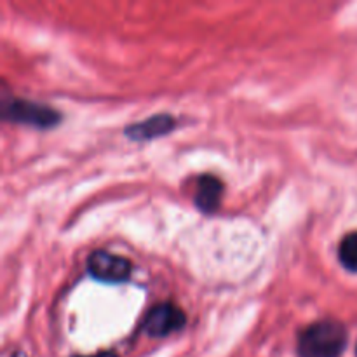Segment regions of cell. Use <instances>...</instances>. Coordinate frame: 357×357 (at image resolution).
Returning <instances> with one entry per match:
<instances>
[{"mask_svg":"<svg viewBox=\"0 0 357 357\" xmlns=\"http://www.w3.org/2000/svg\"><path fill=\"white\" fill-rule=\"evenodd\" d=\"M187 324V316L183 310L174 303H159L143 319V333L153 338L169 337L181 331Z\"/></svg>","mask_w":357,"mask_h":357,"instance_id":"277c9868","label":"cell"},{"mask_svg":"<svg viewBox=\"0 0 357 357\" xmlns=\"http://www.w3.org/2000/svg\"><path fill=\"white\" fill-rule=\"evenodd\" d=\"M338 260L349 272L357 274V232H351L338 246Z\"/></svg>","mask_w":357,"mask_h":357,"instance_id":"52a82bcc","label":"cell"},{"mask_svg":"<svg viewBox=\"0 0 357 357\" xmlns=\"http://www.w3.org/2000/svg\"><path fill=\"white\" fill-rule=\"evenodd\" d=\"M87 272L96 281L121 284L131 278L132 264L128 258L100 250L87 257Z\"/></svg>","mask_w":357,"mask_h":357,"instance_id":"3957f363","label":"cell"},{"mask_svg":"<svg viewBox=\"0 0 357 357\" xmlns=\"http://www.w3.org/2000/svg\"><path fill=\"white\" fill-rule=\"evenodd\" d=\"M349 333L338 321H316L300 331L296 340L298 357H342Z\"/></svg>","mask_w":357,"mask_h":357,"instance_id":"6da1fadb","label":"cell"},{"mask_svg":"<svg viewBox=\"0 0 357 357\" xmlns=\"http://www.w3.org/2000/svg\"><path fill=\"white\" fill-rule=\"evenodd\" d=\"M356 357H357V344H356Z\"/></svg>","mask_w":357,"mask_h":357,"instance_id":"9c48e42d","label":"cell"},{"mask_svg":"<svg viewBox=\"0 0 357 357\" xmlns=\"http://www.w3.org/2000/svg\"><path fill=\"white\" fill-rule=\"evenodd\" d=\"M73 357H119L115 352L112 351H107V352H98V354H93V356H73Z\"/></svg>","mask_w":357,"mask_h":357,"instance_id":"ba28073f","label":"cell"},{"mask_svg":"<svg viewBox=\"0 0 357 357\" xmlns=\"http://www.w3.org/2000/svg\"><path fill=\"white\" fill-rule=\"evenodd\" d=\"M2 117L7 122L26 124L30 128L38 129L54 128L61 121V114L54 108L44 103H37V101L21 100V98L3 100Z\"/></svg>","mask_w":357,"mask_h":357,"instance_id":"7a4b0ae2","label":"cell"},{"mask_svg":"<svg viewBox=\"0 0 357 357\" xmlns=\"http://www.w3.org/2000/svg\"><path fill=\"white\" fill-rule=\"evenodd\" d=\"M223 183L215 174H202L197 178L194 202L202 213H215L222 204Z\"/></svg>","mask_w":357,"mask_h":357,"instance_id":"8992f818","label":"cell"},{"mask_svg":"<svg viewBox=\"0 0 357 357\" xmlns=\"http://www.w3.org/2000/svg\"><path fill=\"white\" fill-rule=\"evenodd\" d=\"M174 128H176V121H174L173 115L157 114L142 122L129 124L124 129V135L131 142H150V139H157L160 136L169 135Z\"/></svg>","mask_w":357,"mask_h":357,"instance_id":"5b68a950","label":"cell"}]
</instances>
